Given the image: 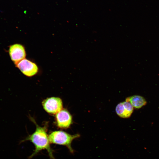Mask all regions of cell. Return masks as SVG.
Wrapping results in <instances>:
<instances>
[{
  "label": "cell",
  "instance_id": "1",
  "mask_svg": "<svg viewBox=\"0 0 159 159\" xmlns=\"http://www.w3.org/2000/svg\"><path fill=\"white\" fill-rule=\"evenodd\" d=\"M35 124L36 128L35 132L21 142L29 141L34 146L35 150L29 157V159L32 158L40 151L44 150H47L51 159H55L53 155V150L51 148L47 134V128L46 126L42 127Z\"/></svg>",
  "mask_w": 159,
  "mask_h": 159
},
{
  "label": "cell",
  "instance_id": "2",
  "mask_svg": "<svg viewBox=\"0 0 159 159\" xmlns=\"http://www.w3.org/2000/svg\"><path fill=\"white\" fill-rule=\"evenodd\" d=\"M80 136L78 134L72 135L62 131H55L49 135L48 138L50 143L65 146L71 153H73L74 150L71 146L72 143L74 140Z\"/></svg>",
  "mask_w": 159,
  "mask_h": 159
},
{
  "label": "cell",
  "instance_id": "3",
  "mask_svg": "<svg viewBox=\"0 0 159 159\" xmlns=\"http://www.w3.org/2000/svg\"><path fill=\"white\" fill-rule=\"evenodd\" d=\"M42 105L47 112L53 114H56L62 110L63 107L61 99L57 97L47 98L43 101Z\"/></svg>",
  "mask_w": 159,
  "mask_h": 159
},
{
  "label": "cell",
  "instance_id": "4",
  "mask_svg": "<svg viewBox=\"0 0 159 159\" xmlns=\"http://www.w3.org/2000/svg\"><path fill=\"white\" fill-rule=\"evenodd\" d=\"M15 65L23 74L28 77L34 76L39 70L38 67L35 63L26 58L21 60Z\"/></svg>",
  "mask_w": 159,
  "mask_h": 159
},
{
  "label": "cell",
  "instance_id": "5",
  "mask_svg": "<svg viewBox=\"0 0 159 159\" xmlns=\"http://www.w3.org/2000/svg\"><path fill=\"white\" fill-rule=\"evenodd\" d=\"M9 53L11 60L15 65L25 58L26 55L24 47L19 44L10 45L9 49Z\"/></svg>",
  "mask_w": 159,
  "mask_h": 159
},
{
  "label": "cell",
  "instance_id": "6",
  "mask_svg": "<svg viewBox=\"0 0 159 159\" xmlns=\"http://www.w3.org/2000/svg\"><path fill=\"white\" fill-rule=\"evenodd\" d=\"M56 119L57 126L62 129H67L72 123V116L66 109H62L56 114Z\"/></svg>",
  "mask_w": 159,
  "mask_h": 159
},
{
  "label": "cell",
  "instance_id": "7",
  "mask_svg": "<svg viewBox=\"0 0 159 159\" xmlns=\"http://www.w3.org/2000/svg\"><path fill=\"white\" fill-rule=\"evenodd\" d=\"M133 107L129 102L125 101L118 104L115 108L117 114L120 117L128 118L133 112Z\"/></svg>",
  "mask_w": 159,
  "mask_h": 159
},
{
  "label": "cell",
  "instance_id": "8",
  "mask_svg": "<svg viewBox=\"0 0 159 159\" xmlns=\"http://www.w3.org/2000/svg\"><path fill=\"white\" fill-rule=\"evenodd\" d=\"M126 101L129 102L133 107L137 109L141 108L145 105L147 102L143 97L138 95H135L130 97L126 99Z\"/></svg>",
  "mask_w": 159,
  "mask_h": 159
}]
</instances>
